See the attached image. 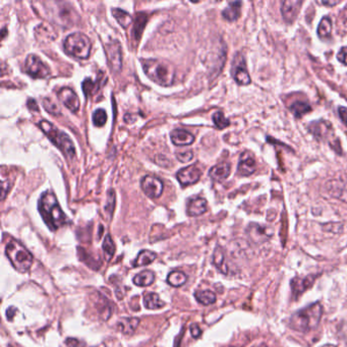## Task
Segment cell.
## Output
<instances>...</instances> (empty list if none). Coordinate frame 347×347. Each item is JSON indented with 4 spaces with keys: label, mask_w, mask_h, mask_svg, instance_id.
<instances>
[{
    "label": "cell",
    "mask_w": 347,
    "mask_h": 347,
    "mask_svg": "<svg viewBox=\"0 0 347 347\" xmlns=\"http://www.w3.org/2000/svg\"><path fill=\"white\" fill-rule=\"evenodd\" d=\"M39 212L50 230L55 232L67 223V217L63 213L55 195L51 191H45L38 205Z\"/></svg>",
    "instance_id": "obj_1"
},
{
    "label": "cell",
    "mask_w": 347,
    "mask_h": 347,
    "mask_svg": "<svg viewBox=\"0 0 347 347\" xmlns=\"http://www.w3.org/2000/svg\"><path fill=\"white\" fill-rule=\"evenodd\" d=\"M323 315V305L320 302L312 303L295 312L290 320L291 329L298 332H307L317 328Z\"/></svg>",
    "instance_id": "obj_2"
},
{
    "label": "cell",
    "mask_w": 347,
    "mask_h": 347,
    "mask_svg": "<svg viewBox=\"0 0 347 347\" xmlns=\"http://www.w3.org/2000/svg\"><path fill=\"white\" fill-rule=\"evenodd\" d=\"M142 65L148 78L158 85L168 87L174 84L175 69L171 63L161 59H145Z\"/></svg>",
    "instance_id": "obj_3"
},
{
    "label": "cell",
    "mask_w": 347,
    "mask_h": 347,
    "mask_svg": "<svg viewBox=\"0 0 347 347\" xmlns=\"http://www.w3.org/2000/svg\"><path fill=\"white\" fill-rule=\"evenodd\" d=\"M5 255L11 265L21 273L28 272L33 265L32 254L17 240L11 239L5 245Z\"/></svg>",
    "instance_id": "obj_4"
},
{
    "label": "cell",
    "mask_w": 347,
    "mask_h": 347,
    "mask_svg": "<svg viewBox=\"0 0 347 347\" xmlns=\"http://www.w3.org/2000/svg\"><path fill=\"white\" fill-rule=\"evenodd\" d=\"M39 127L48 137L51 143L55 145L58 149L64 154V156H66L67 158L74 157L75 155L74 145L65 132L59 130L55 125H53L51 122L44 120V119L39 121Z\"/></svg>",
    "instance_id": "obj_5"
},
{
    "label": "cell",
    "mask_w": 347,
    "mask_h": 347,
    "mask_svg": "<svg viewBox=\"0 0 347 347\" xmlns=\"http://www.w3.org/2000/svg\"><path fill=\"white\" fill-rule=\"evenodd\" d=\"M64 50L67 54L79 58V59H87L91 53V41L83 33H73L68 35L63 42Z\"/></svg>",
    "instance_id": "obj_6"
},
{
    "label": "cell",
    "mask_w": 347,
    "mask_h": 347,
    "mask_svg": "<svg viewBox=\"0 0 347 347\" xmlns=\"http://www.w3.org/2000/svg\"><path fill=\"white\" fill-rule=\"evenodd\" d=\"M25 71L33 79H45L50 74L49 67L35 54H31L26 59Z\"/></svg>",
    "instance_id": "obj_7"
},
{
    "label": "cell",
    "mask_w": 347,
    "mask_h": 347,
    "mask_svg": "<svg viewBox=\"0 0 347 347\" xmlns=\"http://www.w3.org/2000/svg\"><path fill=\"white\" fill-rule=\"evenodd\" d=\"M232 74L234 79V81L241 86H245L250 84V76L246 68V63L244 57L240 54L237 53L235 57L233 59L232 67Z\"/></svg>",
    "instance_id": "obj_8"
},
{
    "label": "cell",
    "mask_w": 347,
    "mask_h": 347,
    "mask_svg": "<svg viewBox=\"0 0 347 347\" xmlns=\"http://www.w3.org/2000/svg\"><path fill=\"white\" fill-rule=\"evenodd\" d=\"M310 132L319 141L331 139L333 133L332 124L327 120H316L312 121L307 126Z\"/></svg>",
    "instance_id": "obj_9"
},
{
    "label": "cell",
    "mask_w": 347,
    "mask_h": 347,
    "mask_svg": "<svg viewBox=\"0 0 347 347\" xmlns=\"http://www.w3.org/2000/svg\"><path fill=\"white\" fill-rule=\"evenodd\" d=\"M141 184L144 192L152 199L159 198L163 192V182L158 177L147 175L143 178Z\"/></svg>",
    "instance_id": "obj_10"
},
{
    "label": "cell",
    "mask_w": 347,
    "mask_h": 347,
    "mask_svg": "<svg viewBox=\"0 0 347 347\" xmlns=\"http://www.w3.org/2000/svg\"><path fill=\"white\" fill-rule=\"evenodd\" d=\"M58 99L71 112H76L80 109V99L75 92L70 88H62L57 93Z\"/></svg>",
    "instance_id": "obj_11"
},
{
    "label": "cell",
    "mask_w": 347,
    "mask_h": 347,
    "mask_svg": "<svg viewBox=\"0 0 347 347\" xmlns=\"http://www.w3.org/2000/svg\"><path fill=\"white\" fill-rule=\"evenodd\" d=\"M202 175L201 169L198 168L196 165H189L185 168H182L177 174V180L180 182L182 186L191 185L199 181L200 177Z\"/></svg>",
    "instance_id": "obj_12"
},
{
    "label": "cell",
    "mask_w": 347,
    "mask_h": 347,
    "mask_svg": "<svg viewBox=\"0 0 347 347\" xmlns=\"http://www.w3.org/2000/svg\"><path fill=\"white\" fill-rule=\"evenodd\" d=\"M108 60L110 62V66L113 71L119 72L122 66V53H121V47L119 42L113 41L106 45Z\"/></svg>",
    "instance_id": "obj_13"
},
{
    "label": "cell",
    "mask_w": 347,
    "mask_h": 347,
    "mask_svg": "<svg viewBox=\"0 0 347 347\" xmlns=\"http://www.w3.org/2000/svg\"><path fill=\"white\" fill-rule=\"evenodd\" d=\"M301 5H302L301 0H285L282 2L281 12L286 23L291 24L295 21V18L299 13Z\"/></svg>",
    "instance_id": "obj_14"
},
{
    "label": "cell",
    "mask_w": 347,
    "mask_h": 347,
    "mask_svg": "<svg viewBox=\"0 0 347 347\" xmlns=\"http://www.w3.org/2000/svg\"><path fill=\"white\" fill-rule=\"evenodd\" d=\"M316 278L317 276H314V275H309L303 278H300V277L293 278L290 283V286L292 290V295L295 298H298V296H300L304 291H306L313 286Z\"/></svg>",
    "instance_id": "obj_15"
},
{
    "label": "cell",
    "mask_w": 347,
    "mask_h": 347,
    "mask_svg": "<svg viewBox=\"0 0 347 347\" xmlns=\"http://www.w3.org/2000/svg\"><path fill=\"white\" fill-rule=\"evenodd\" d=\"M256 169H257V164H256V160L254 156L248 152L242 153L240 155L239 163L237 167L238 174L241 176H249L256 172Z\"/></svg>",
    "instance_id": "obj_16"
},
{
    "label": "cell",
    "mask_w": 347,
    "mask_h": 347,
    "mask_svg": "<svg viewBox=\"0 0 347 347\" xmlns=\"http://www.w3.org/2000/svg\"><path fill=\"white\" fill-rule=\"evenodd\" d=\"M208 209L207 201L204 198H192L187 204V214L191 217L203 215Z\"/></svg>",
    "instance_id": "obj_17"
},
{
    "label": "cell",
    "mask_w": 347,
    "mask_h": 347,
    "mask_svg": "<svg viewBox=\"0 0 347 347\" xmlns=\"http://www.w3.org/2000/svg\"><path fill=\"white\" fill-rule=\"evenodd\" d=\"M171 141L175 146L183 147V146H189L195 142V137L183 129H175L171 134Z\"/></svg>",
    "instance_id": "obj_18"
},
{
    "label": "cell",
    "mask_w": 347,
    "mask_h": 347,
    "mask_svg": "<svg viewBox=\"0 0 347 347\" xmlns=\"http://www.w3.org/2000/svg\"><path fill=\"white\" fill-rule=\"evenodd\" d=\"M230 170H232V166L229 163H220L211 168L209 175L214 180L222 181L229 176Z\"/></svg>",
    "instance_id": "obj_19"
},
{
    "label": "cell",
    "mask_w": 347,
    "mask_h": 347,
    "mask_svg": "<svg viewBox=\"0 0 347 347\" xmlns=\"http://www.w3.org/2000/svg\"><path fill=\"white\" fill-rule=\"evenodd\" d=\"M241 1H233L229 2L228 6L222 11L223 17L228 22H235L239 18L241 13Z\"/></svg>",
    "instance_id": "obj_20"
},
{
    "label": "cell",
    "mask_w": 347,
    "mask_h": 347,
    "mask_svg": "<svg viewBox=\"0 0 347 347\" xmlns=\"http://www.w3.org/2000/svg\"><path fill=\"white\" fill-rule=\"evenodd\" d=\"M139 324H140V320L137 318H123L119 320L118 327L123 334L132 335L138 329Z\"/></svg>",
    "instance_id": "obj_21"
},
{
    "label": "cell",
    "mask_w": 347,
    "mask_h": 347,
    "mask_svg": "<svg viewBox=\"0 0 347 347\" xmlns=\"http://www.w3.org/2000/svg\"><path fill=\"white\" fill-rule=\"evenodd\" d=\"M154 280H155V274L150 270L143 271L133 277V283L140 287L150 286L151 284H153Z\"/></svg>",
    "instance_id": "obj_22"
},
{
    "label": "cell",
    "mask_w": 347,
    "mask_h": 347,
    "mask_svg": "<svg viewBox=\"0 0 347 347\" xmlns=\"http://www.w3.org/2000/svg\"><path fill=\"white\" fill-rule=\"evenodd\" d=\"M213 264L223 274H228V267L226 265L225 254L221 247H217L213 254Z\"/></svg>",
    "instance_id": "obj_23"
},
{
    "label": "cell",
    "mask_w": 347,
    "mask_h": 347,
    "mask_svg": "<svg viewBox=\"0 0 347 347\" xmlns=\"http://www.w3.org/2000/svg\"><path fill=\"white\" fill-rule=\"evenodd\" d=\"M144 304L148 310H158L165 305V302L160 298L157 293L150 292L144 297Z\"/></svg>",
    "instance_id": "obj_24"
},
{
    "label": "cell",
    "mask_w": 347,
    "mask_h": 347,
    "mask_svg": "<svg viewBox=\"0 0 347 347\" xmlns=\"http://www.w3.org/2000/svg\"><path fill=\"white\" fill-rule=\"evenodd\" d=\"M157 258V255L154 252L151 250H142L137 259L132 262V266L133 267H143V266H147L149 264H151L152 262L155 261V259Z\"/></svg>",
    "instance_id": "obj_25"
},
{
    "label": "cell",
    "mask_w": 347,
    "mask_h": 347,
    "mask_svg": "<svg viewBox=\"0 0 347 347\" xmlns=\"http://www.w3.org/2000/svg\"><path fill=\"white\" fill-rule=\"evenodd\" d=\"M331 32H332V21L329 16H325L322 18L318 27V36L320 39L326 40L331 37Z\"/></svg>",
    "instance_id": "obj_26"
},
{
    "label": "cell",
    "mask_w": 347,
    "mask_h": 347,
    "mask_svg": "<svg viewBox=\"0 0 347 347\" xmlns=\"http://www.w3.org/2000/svg\"><path fill=\"white\" fill-rule=\"evenodd\" d=\"M196 299L203 305H211L216 302V294L211 290H199L195 293Z\"/></svg>",
    "instance_id": "obj_27"
},
{
    "label": "cell",
    "mask_w": 347,
    "mask_h": 347,
    "mask_svg": "<svg viewBox=\"0 0 347 347\" xmlns=\"http://www.w3.org/2000/svg\"><path fill=\"white\" fill-rule=\"evenodd\" d=\"M147 21H148V15L145 14V13H138L137 17H136V21H134V27H133V37L136 40H140L141 36H142V33L145 29V26L147 24Z\"/></svg>",
    "instance_id": "obj_28"
},
{
    "label": "cell",
    "mask_w": 347,
    "mask_h": 347,
    "mask_svg": "<svg viewBox=\"0 0 347 347\" xmlns=\"http://www.w3.org/2000/svg\"><path fill=\"white\" fill-rule=\"evenodd\" d=\"M112 14L115 17L116 21L118 22V24L122 28H124V29L128 28L129 25L132 22V17L125 10H122V9H119V8H113L112 9Z\"/></svg>",
    "instance_id": "obj_29"
},
{
    "label": "cell",
    "mask_w": 347,
    "mask_h": 347,
    "mask_svg": "<svg viewBox=\"0 0 347 347\" xmlns=\"http://www.w3.org/2000/svg\"><path fill=\"white\" fill-rule=\"evenodd\" d=\"M187 280V276L181 271H172L167 276V283L174 287L182 286Z\"/></svg>",
    "instance_id": "obj_30"
},
{
    "label": "cell",
    "mask_w": 347,
    "mask_h": 347,
    "mask_svg": "<svg viewBox=\"0 0 347 347\" xmlns=\"http://www.w3.org/2000/svg\"><path fill=\"white\" fill-rule=\"evenodd\" d=\"M290 111L294 114L295 117H301L309 113L310 111H312V107L305 101H296L293 104H291Z\"/></svg>",
    "instance_id": "obj_31"
},
{
    "label": "cell",
    "mask_w": 347,
    "mask_h": 347,
    "mask_svg": "<svg viewBox=\"0 0 347 347\" xmlns=\"http://www.w3.org/2000/svg\"><path fill=\"white\" fill-rule=\"evenodd\" d=\"M103 253H104V258L107 262L112 260L114 253H115V245L109 234L105 236V239L103 242Z\"/></svg>",
    "instance_id": "obj_32"
},
{
    "label": "cell",
    "mask_w": 347,
    "mask_h": 347,
    "mask_svg": "<svg viewBox=\"0 0 347 347\" xmlns=\"http://www.w3.org/2000/svg\"><path fill=\"white\" fill-rule=\"evenodd\" d=\"M250 232V235L252 237H255L254 239H259V237H262V239H266L268 237H270L271 235V232L268 229V227H264L262 225L259 224H253L249 228Z\"/></svg>",
    "instance_id": "obj_33"
},
{
    "label": "cell",
    "mask_w": 347,
    "mask_h": 347,
    "mask_svg": "<svg viewBox=\"0 0 347 347\" xmlns=\"http://www.w3.org/2000/svg\"><path fill=\"white\" fill-rule=\"evenodd\" d=\"M99 81H92L91 79H86L83 82V90L86 96H92L99 90Z\"/></svg>",
    "instance_id": "obj_34"
},
{
    "label": "cell",
    "mask_w": 347,
    "mask_h": 347,
    "mask_svg": "<svg viewBox=\"0 0 347 347\" xmlns=\"http://www.w3.org/2000/svg\"><path fill=\"white\" fill-rule=\"evenodd\" d=\"M213 121H214V124L219 129H224L227 126H229V124H230L229 120L224 116V114L221 111H217L213 114Z\"/></svg>",
    "instance_id": "obj_35"
},
{
    "label": "cell",
    "mask_w": 347,
    "mask_h": 347,
    "mask_svg": "<svg viewBox=\"0 0 347 347\" xmlns=\"http://www.w3.org/2000/svg\"><path fill=\"white\" fill-rule=\"evenodd\" d=\"M107 121V114L104 109H97L93 113V122L96 126H103Z\"/></svg>",
    "instance_id": "obj_36"
},
{
    "label": "cell",
    "mask_w": 347,
    "mask_h": 347,
    "mask_svg": "<svg viewBox=\"0 0 347 347\" xmlns=\"http://www.w3.org/2000/svg\"><path fill=\"white\" fill-rule=\"evenodd\" d=\"M43 107L45 108V110L53 115H57V114H60V109L58 107V105H56L51 99L49 98H44L43 101Z\"/></svg>",
    "instance_id": "obj_37"
},
{
    "label": "cell",
    "mask_w": 347,
    "mask_h": 347,
    "mask_svg": "<svg viewBox=\"0 0 347 347\" xmlns=\"http://www.w3.org/2000/svg\"><path fill=\"white\" fill-rule=\"evenodd\" d=\"M115 207V192L113 189H109L108 190V196H107V204L105 206V210L106 212L109 213V215L111 216L113 213Z\"/></svg>",
    "instance_id": "obj_38"
},
{
    "label": "cell",
    "mask_w": 347,
    "mask_h": 347,
    "mask_svg": "<svg viewBox=\"0 0 347 347\" xmlns=\"http://www.w3.org/2000/svg\"><path fill=\"white\" fill-rule=\"evenodd\" d=\"M176 158L182 163H187L194 158V153L190 150L178 152V153H176Z\"/></svg>",
    "instance_id": "obj_39"
},
{
    "label": "cell",
    "mask_w": 347,
    "mask_h": 347,
    "mask_svg": "<svg viewBox=\"0 0 347 347\" xmlns=\"http://www.w3.org/2000/svg\"><path fill=\"white\" fill-rule=\"evenodd\" d=\"M337 59H338L341 63H343V64L347 65V46H344V47H342V48L340 49V51H339L338 54H337Z\"/></svg>",
    "instance_id": "obj_40"
},
{
    "label": "cell",
    "mask_w": 347,
    "mask_h": 347,
    "mask_svg": "<svg viewBox=\"0 0 347 347\" xmlns=\"http://www.w3.org/2000/svg\"><path fill=\"white\" fill-rule=\"evenodd\" d=\"M189 330H190V334H191V336H192L194 338H198V337H200L201 334H202V331H201L200 327H199L197 324H192V325L190 326Z\"/></svg>",
    "instance_id": "obj_41"
},
{
    "label": "cell",
    "mask_w": 347,
    "mask_h": 347,
    "mask_svg": "<svg viewBox=\"0 0 347 347\" xmlns=\"http://www.w3.org/2000/svg\"><path fill=\"white\" fill-rule=\"evenodd\" d=\"M338 113L341 118V120L343 121V123L347 124V108L346 107H339L338 108Z\"/></svg>",
    "instance_id": "obj_42"
},
{
    "label": "cell",
    "mask_w": 347,
    "mask_h": 347,
    "mask_svg": "<svg viewBox=\"0 0 347 347\" xmlns=\"http://www.w3.org/2000/svg\"><path fill=\"white\" fill-rule=\"evenodd\" d=\"M66 344L69 347H81L79 345H82V341L78 340V339H72V338H69L66 340Z\"/></svg>",
    "instance_id": "obj_43"
},
{
    "label": "cell",
    "mask_w": 347,
    "mask_h": 347,
    "mask_svg": "<svg viewBox=\"0 0 347 347\" xmlns=\"http://www.w3.org/2000/svg\"><path fill=\"white\" fill-rule=\"evenodd\" d=\"M28 107L32 111H39V107L37 105V102L34 99H30L28 101Z\"/></svg>",
    "instance_id": "obj_44"
},
{
    "label": "cell",
    "mask_w": 347,
    "mask_h": 347,
    "mask_svg": "<svg viewBox=\"0 0 347 347\" xmlns=\"http://www.w3.org/2000/svg\"><path fill=\"white\" fill-rule=\"evenodd\" d=\"M318 4L320 5H326V6H334V5H337L339 3V1H317Z\"/></svg>",
    "instance_id": "obj_45"
},
{
    "label": "cell",
    "mask_w": 347,
    "mask_h": 347,
    "mask_svg": "<svg viewBox=\"0 0 347 347\" xmlns=\"http://www.w3.org/2000/svg\"><path fill=\"white\" fill-rule=\"evenodd\" d=\"M321 347H336L335 345H332V344H325V345H323V346Z\"/></svg>",
    "instance_id": "obj_46"
}]
</instances>
